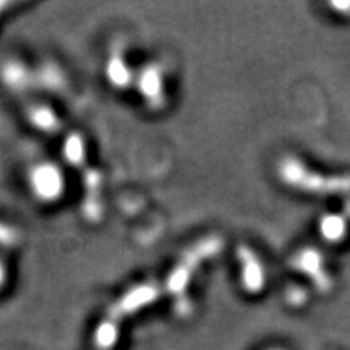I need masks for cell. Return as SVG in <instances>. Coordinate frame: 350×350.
Segmentation results:
<instances>
[{"instance_id":"cell-6","label":"cell","mask_w":350,"mask_h":350,"mask_svg":"<svg viewBox=\"0 0 350 350\" xmlns=\"http://www.w3.org/2000/svg\"><path fill=\"white\" fill-rule=\"evenodd\" d=\"M7 7H10V3H0V15H2V12L5 10Z\"/></svg>"},{"instance_id":"cell-2","label":"cell","mask_w":350,"mask_h":350,"mask_svg":"<svg viewBox=\"0 0 350 350\" xmlns=\"http://www.w3.org/2000/svg\"><path fill=\"white\" fill-rule=\"evenodd\" d=\"M135 85L146 106L152 109L163 106L161 103L165 99V75L156 64L146 65L143 72L135 77Z\"/></svg>"},{"instance_id":"cell-3","label":"cell","mask_w":350,"mask_h":350,"mask_svg":"<svg viewBox=\"0 0 350 350\" xmlns=\"http://www.w3.org/2000/svg\"><path fill=\"white\" fill-rule=\"evenodd\" d=\"M106 77L113 88H117V90H125V88L133 85L137 73L130 68L124 54H120V52L117 51V54H112L109 57L106 65Z\"/></svg>"},{"instance_id":"cell-4","label":"cell","mask_w":350,"mask_h":350,"mask_svg":"<svg viewBox=\"0 0 350 350\" xmlns=\"http://www.w3.org/2000/svg\"><path fill=\"white\" fill-rule=\"evenodd\" d=\"M29 119H31L33 124L42 131H52L57 129V125H59V119L55 117V113L46 107L33 109V111L29 112Z\"/></svg>"},{"instance_id":"cell-1","label":"cell","mask_w":350,"mask_h":350,"mask_svg":"<svg viewBox=\"0 0 350 350\" xmlns=\"http://www.w3.org/2000/svg\"><path fill=\"white\" fill-rule=\"evenodd\" d=\"M29 193L42 204H54L62 198L67 188L65 172L59 164L41 161L31 165L26 175Z\"/></svg>"},{"instance_id":"cell-5","label":"cell","mask_w":350,"mask_h":350,"mask_svg":"<svg viewBox=\"0 0 350 350\" xmlns=\"http://www.w3.org/2000/svg\"><path fill=\"white\" fill-rule=\"evenodd\" d=\"M7 282H8V268L5 262L2 261V258H0V291L5 287Z\"/></svg>"}]
</instances>
